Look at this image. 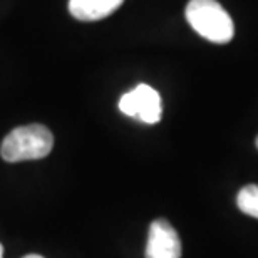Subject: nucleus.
Listing matches in <instances>:
<instances>
[{
    "label": "nucleus",
    "instance_id": "obj_9",
    "mask_svg": "<svg viewBox=\"0 0 258 258\" xmlns=\"http://www.w3.org/2000/svg\"><path fill=\"white\" fill-rule=\"evenodd\" d=\"M255 144H256V148H258V136H256V141H255Z\"/></svg>",
    "mask_w": 258,
    "mask_h": 258
},
{
    "label": "nucleus",
    "instance_id": "obj_3",
    "mask_svg": "<svg viewBox=\"0 0 258 258\" xmlns=\"http://www.w3.org/2000/svg\"><path fill=\"white\" fill-rule=\"evenodd\" d=\"M119 111L129 117H138L146 124H156L161 119L163 104L158 91L148 84H139L133 91L122 94Z\"/></svg>",
    "mask_w": 258,
    "mask_h": 258
},
{
    "label": "nucleus",
    "instance_id": "obj_6",
    "mask_svg": "<svg viewBox=\"0 0 258 258\" xmlns=\"http://www.w3.org/2000/svg\"><path fill=\"white\" fill-rule=\"evenodd\" d=\"M236 205L241 213L258 220V184H248L241 188L236 196Z\"/></svg>",
    "mask_w": 258,
    "mask_h": 258
},
{
    "label": "nucleus",
    "instance_id": "obj_7",
    "mask_svg": "<svg viewBox=\"0 0 258 258\" xmlns=\"http://www.w3.org/2000/svg\"><path fill=\"white\" fill-rule=\"evenodd\" d=\"M24 258H44V256H40V255H27V256H24Z\"/></svg>",
    "mask_w": 258,
    "mask_h": 258
},
{
    "label": "nucleus",
    "instance_id": "obj_2",
    "mask_svg": "<svg viewBox=\"0 0 258 258\" xmlns=\"http://www.w3.org/2000/svg\"><path fill=\"white\" fill-rule=\"evenodd\" d=\"M184 14L189 25L210 42L226 44L233 39V20L216 0H189Z\"/></svg>",
    "mask_w": 258,
    "mask_h": 258
},
{
    "label": "nucleus",
    "instance_id": "obj_1",
    "mask_svg": "<svg viewBox=\"0 0 258 258\" xmlns=\"http://www.w3.org/2000/svg\"><path fill=\"white\" fill-rule=\"evenodd\" d=\"M54 136L42 124L20 126L10 131L0 146V154L7 163L42 159L52 151Z\"/></svg>",
    "mask_w": 258,
    "mask_h": 258
},
{
    "label": "nucleus",
    "instance_id": "obj_8",
    "mask_svg": "<svg viewBox=\"0 0 258 258\" xmlns=\"http://www.w3.org/2000/svg\"><path fill=\"white\" fill-rule=\"evenodd\" d=\"M0 258H4V246L0 243Z\"/></svg>",
    "mask_w": 258,
    "mask_h": 258
},
{
    "label": "nucleus",
    "instance_id": "obj_5",
    "mask_svg": "<svg viewBox=\"0 0 258 258\" xmlns=\"http://www.w3.org/2000/svg\"><path fill=\"white\" fill-rule=\"evenodd\" d=\"M124 0H69V12L74 19L92 22L111 15Z\"/></svg>",
    "mask_w": 258,
    "mask_h": 258
},
{
    "label": "nucleus",
    "instance_id": "obj_4",
    "mask_svg": "<svg viewBox=\"0 0 258 258\" xmlns=\"http://www.w3.org/2000/svg\"><path fill=\"white\" fill-rule=\"evenodd\" d=\"M146 258H181V240L173 225L164 218L154 220L149 226Z\"/></svg>",
    "mask_w": 258,
    "mask_h": 258
}]
</instances>
